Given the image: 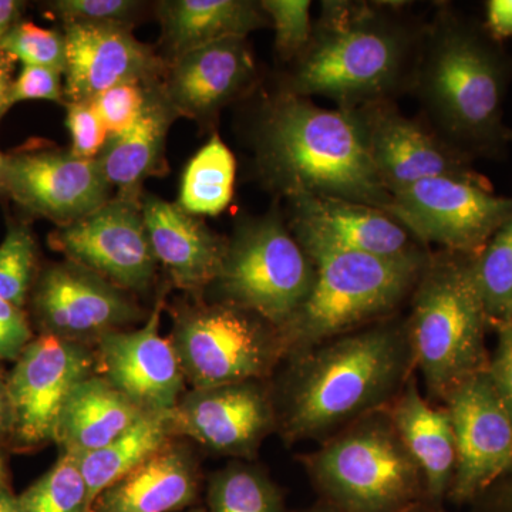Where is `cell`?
I'll use <instances>...</instances> for the list:
<instances>
[{
	"instance_id": "cell-1",
	"label": "cell",
	"mask_w": 512,
	"mask_h": 512,
	"mask_svg": "<svg viewBox=\"0 0 512 512\" xmlns=\"http://www.w3.org/2000/svg\"><path fill=\"white\" fill-rule=\"evenodd\" d=\"M288 360L274 390L285 443H323L386 410L416 372L407 319L392 316Z\"/></svg>"
},
{
	"instance_id": "cell-2",
	"label": "cell",
	"mask_w": 512,
	"mask_h": 512,
	"mask_svg": "<svg viewBox=\"0 0 512 512\" xmlns=\"http://www.w3.org/2000/svg\"><path fill=\"white\" fill-rule=\"evenodd\" d=\"M402 5L323 0L311 42L281 89L326 97L343 110L410 92L424 26L406 18Z\"/></svg>"
},
{
	"instance_id": "cell-3",
	"label": "cell",
	"mask_w": 512,
	"mask_h": 512,
	"mask_svg": "<svg viewBox=\"0 0 512 512\" xmlns=\"http://www.w3.org/2000/svg\"><path fill=\"white\" fill-rule=\"evenodd\" d=\"M511 80L512 57L484 26L439 6L424 26L410 89L427 124L471 160L501 156L512 134L503 120Z\"/></svg>"
},
{
	"instance_id": "cell-4",
	"label": "cell",
	"mask_w": 512,
	"mask_h": 512,
	"mask_svg": "<svg viewBox=\"0 0 512 512\" xmlns=\"http://www.w3.org/2000/svg\"><path fill=\"white\" fill-rule=\"evenodd\" d=\"M256 167L286 200L340 198L386 211L392 194L377 175L355 110H329L279 89L254 128Z\"/></svg>"
},
{
	"instance_id": "cell-5",
	"label": "cell",
	"mask_w": 512,
	"mask_h": 512,
	"mask_svg": "<svg viewBox=\"0 0 512 512\" xmlns=\"http://www.w3.org/2000/svg\"><path fill=\"white\" fill-rule=\"evenodd\" d=\"M476 256L431 252L412 295L407 316L414 367L430 402L448 394L490 363L485 336L490 328L476 274Z\"/></svg>"
},
{
	"instance_id": "cell-6",
	"label": "cell",
	"mask_w": 512,
	"mask_h": 512,
	"mask_svg": "<svg viewBox=\"0 0 512 512\" xmlns=\"http://www.w3.org/2000/svg\"><path fill=\"white\" fill-rule=\"evenodd\" d=\"M430 255L423 259H386L355 252L311 256L315 285L301 308L279 329L285 360L392 318L412 298Z\"/></svg>"
},
{
	"instance_id": "cell-7",
	"label": "cell",
	"mask_w": 512,
	"mask_h": 512,
	"mask_svg": "<svg viewBox=\"0 0 512 512\" xmlns=\"http://www.w3.org/2000/svg\"><path fill=\"white\" fill-rule=\"evenodd\" d=\"M301 463L320 500L340 512H407L426 501L423 476L386 410L333 434Z\"/></svg>"
},
{
	"instance_id": "cell-8",
	"label": "cell",
	"mask_w": 512,
	"mask_h": 512,
	"mask_svg": "<svg viewBox=\"0 0 512 512\" xmlns=\"http://www.w3.org/2000/svg\"><path fill=\"white\" fill-rule=\"evenodd\" d=\"M315 279V262L274 207L239 222L208 289L217 295L215 302L254 312L281 329L308 298Z\"/></svg>"
},
{
	"instance_id": "cell-9",
	"label": "cell",
	"mask_w": 512,
	"mask_h": 512,
	"mask_svg": "<svg viewBox=\"0 0 512 512\" xmlns=\"http://www.w3.org/2000/svg\"><path fill=\"white\" fill-rule=\"evenodd\" d=\"M170 339L192 389L268 380L285 360L278 328L224 302L177 306Z\"/></svg>"
},
{
	"instance_id": "cell-10",
	"label": "cell",
	"mask_w": 512,
	"mask_h": 512,
	"mask_svg": "<svg viewBox=\"0 0 512 512\" xmlns=\"http://www.w3.org/2000/svg\"><path fill=\"white\" fill-rule=\"evenodd\" d=\"M420 244L478 255L512 215V197L495 195L490 181L436 177L393 192L386 208Z\"/></svg>"
},
{
	"instance_id": "cell-11",
	"label": "cell",
	"mask_w": 512,
	"mask_h": 512,
	"mask_svg": "<svg viewBox=\"0 0 512 512\" xmlns=\"http://www.w3.org/2000/svg\"><path fill=\"white\" fill-rule=\"evenodd\" d=\"M96 370V350L89 346L50 335L32 340L6 380L10 433L20 446L55 441L67 400Z\"/></svg>"
},
{
	"instance_id": "cell-12",
	"label": "cell",
	"mask_w": 512,
	"mask_h": 512,
	"mask_svg": "<svg viewBox=\"0 0 512 512\" xmlns=\"http://www.w3.org/2000/svg\"><path fill=\"white\" fill-rule=\"evenodd\" d=\"M32 305L43 335L93 349L104 336L144 319L130 292L69 259L43 269Z\"/></svg>"
},
{
	"instance_id": "cell-13",
	"label": "cell",
	"mask_w": 512,
	"mask_h": 512,
	"mask_svg": "<svg viewBox=\"0 0 512 512\" xmlns=\"http://www.w3.org/2000/svg\"><path fill=\"white\" fill-rule=\"evenodd\" d=\"M50 244L69 261L126 292H146L156 279L158 262L141 198L116 195L82 220L57 228Z\"/></svg>"
},
{
	"instance_id": "cell-14",
	"label": "cell",
	"mask_w": 512,
	"mask_h": 512,
	"mask_svg": "<svg viewBox=\"0 0 512 512\" xmlns=\"http://www.w3.org/2000/svg\"><path fill=\"white\" fill-rule=\"evenodd\" d=\"M6 195L35 217L74 224L111 200L97 160L52 146L23 147L5 156Z\"/></svg>"
},
{
	"instance_id": "cell-15",
	"label": "cell",
	"mask_w": 512,
	"mask_h": 512,
	"mask_svg": "<svg viewBox=\"0 0 512 512\" xmlns=\"http://www.w3.org/2000/svg\"><path fill=\"white\" fill-rule=\"evenodd\" d=\"M353 110L370 161L390 194L436 177L488 181L473 167L471 158L450 146L429 124L404 116L394 101H377Z\"/></svg>"
},
{
	"instance_id": "cell-16",
	"label": "cell",
	"mask_w": 512,
	"mask_h": 512,
	"mask_svg": "<svg viewBox=\"0 0 512 512\" xmlns=\"http://www.w3.org/2000/svg\"><path fill=\"white\" fill-rule=\"evenodd\" d=\"M443 406L457 446L456 474L447 500L471 504L512 468V419L488 369L458 384Z\"/></svg>"
},
{
	"instance_id": "cell-17",
	"label": "cell",
	"mask_w": 512,
	"mask_h": 512,
	"mask_svg": "<svg viewBox=\"0 0 512 512\" xmlns=\"http://www.w3.org/2000/svg\"><path fill=\"white\" fill-rule=\"evenodd\" d=\"M174 429L217 456L254 460L278 430L274 390L266 380L192 389L174 409Z\"/></svg>"
},
{
	"instance_id": "cell-18",
	"label": "cell",
	"mask_w": 512,
	"mask_h": 512,
	"mask_svg": "<svg viewBox=\"0 0 512 512\" xmlns=\"http://www.w3.org/2000/svg\"><path fill=\"white\" fill-rule=\"evenodd\" d=\"M288 202V227L309 258L322 252L386 259H423L431 254L389 212L372 205L311 195Z\"/></svg>"
},
{
	"instance_id": "cell-19",
	"label": "cell",
	"mask_w": 512,
	"mask_h": 512,
	"mask_svg": "<svg viewBox=\"0 0 512 512\" xmlns=\"http://www.w3.org/2000/svg\"><path fill=\"white\" fill-rule=\"evenodd\" d=\"M164 296L141 328L119 330L97 343L99 375L143 412H170L184 396L187 384L171 339L160 333Z\"/></svg>"
},
{
	"instance_id": "cell-20",
	"label": "cell",
	"mask_w": 512,
	"mask_h": 512,
	"mask_svg": "<svg viewBox=\"0 0 512 512\" xmlns=\"http://www.w3.org/2000/svg\"><path fill=\"white\" fill-rule=\"evenodd\" d=\"M67 103L92 101L124 83L153 84L167 73V64L131 28L103 23H64Z\"/></svg>"
},
{
	"instance_id": "cell-21",
	"label": "cell",
	"mask_w": 512,
	"mask_h": 512,
	"mask_svg": "<svg viewBox=\"0 0 512 512\" xmlns=\"http://www.w3.org/2000/svg\"><path fill=\"white\" fill-rule=\"evenodd\" d=\"M255 76L247 37H229L171 63L163 87L178 116L207 119L244 93Z\"/></svg>"
},
{
	"instance_id": "cell-22",
	"label": "cell",
	"mask_w": 512,
	"mask_h": 512,
	"mask_svg": "<svg viewBox=\"0 0 512 512\" xmlns=\"http://www.w3.org/2000/svg\"><path fill=\"white\" fill-rule=\"evenodd\" d=\"M141 210L154 256L171 282L187 292L210 288L220 274L228 239L180 205L156 195L141 197Z\"/></svg>"
},
{
	"instance_id": "cell-23",
	"label": "cell",
	"mask_w": 512,
	"mask_h": 512,
	"mask_svg": "<svg viewBox=\"0 0 512 512\" xmlns=\"http://www.w3.org/2000/svg\"><path fill=\"white\" fill-rule=\"evenodd\" d=\"M386 412L419 467L427 503L443 507L457 467L456 436L446 406H433L413 375Z\"/></svg>"
},
{
	"instance_id": "cell-24",
	"label": "cell",
	"mask_w": 512,
	"mask_h": 512,
	"mask_svg": "<svg viewBox=\"0 0 512 512\" xmlns=\"http://www.w3.org/2000/svg\"><path fill=\"white\" fill-rule=\"evenodd\" d=\"M200 491L197 458L187 444H168L103 491L92 512H180Z\"/></svg>"
},
{
	"instance_id": "cell-25",
	"label": "cell",
	"mask_w": 512,
	"mask_h": 512,
	"mask_svg": "<svg viewBox=\"0 0 512 512\" xmlns=\"http://www.w3.org/2000/svg\"><path fill=\"white\" fill-rule=\"evenodd\" d=\"M178 113L165 96L163 83L148 87L143 113L124 133L107 138L96 158L101 173L117 195L141 198V187L151 175L161 174L165 141Z\"/></svg>"
},
{
	"instance_id": "cell-26",
	"label": "cell",
	"mask_w": 512,
	"mask_h": 512,
	"mask_svg": "<svg viewBox=\"0 0 512 512\" xmlns=\"http://www.w3.org/2000/svg\"><path fill=\"white\" fill-rule=\"evenodd\" d=\"M167 67L192 50L248 37L268 23L261 5L249 0H164L157 5Z\"/></svg>"
},
{
	"instance_id": "cell-27",
	"label": "cell",
	"mask_w": 512,
	"mask_h": 512,
	"mask_svg": "<svg viewBox=\"0 0 512 512\" xmlns=\"http://www.w3.org/2000/svg\"><path fill=\"white\" fill-rule=\"evenodd\" d=\"M144 413L96 372L84 379L67 400L55 441L62 451L83 456L117 439Z\"/></svg>"
},
{
	"instance_id": "cell-28",
	"label": "cell",
	"mask_w": 512,
	"mask_h": 512,
	"mask_svg": "<svg viewBox=\"0 0 512 512\" xmlns=\"http://www.w3.org/2000/svg\"><path fill=\"white\" fill-rule=\"evenodd\" d=\"M174 439V410L144 413L107 446L80 456L90 508L106 488L156 456Z\"/></svg>"
},
{
	"instance_id": "cell-29",
	"label": "cell",
	"mask_w": 512,
	"mask_h": 512,
	"mask_svg": "<svg viewBox=\"0 0 512 512\" xmlns=\"http://www.w3.org/2000/svg\"><path fill=\"white\" fill-rule=\"evenodd\" d=\"M237 163L218 134L191 158L181 180L177 204L194 217H215L234 195Z\"/></svg>"
},
{
	"instance_id": "cell-30",
	"label": "cell",
	"mask_w": 512,
	"mask_h": 512,
	"mask_svg": "<svg viewBox=\"0 0 512 512\" xmlns=\"http://www.w3.org/2000/svg\"><path fill=\"white\" fill-rule=\"evenodd\" d=\"M205 512H288L281 488L261 467L237 460L212 474Z\"/></svg>"
},
{
	"instance_id": "cell-31",
	"label": "cell",
	"mask_w": 512,
	"mask_h": 512,
	"mask_svg": "<svg viewBox=\"0 0 512 512\" xmlns=\"http://www.w3.org/2000/svg\"><path fill=\"white\" fill-rule=\"evenodd\" d=\"M20 512H92L79 454L62 451L55 466L18 497Z\"/></svg>"
},
{
	"instance_id": "cell-32",
	"label": "cell",
	"mask_w": 512,
	"mask_h": 512,
	"mask_svg": "<svg viewBox=\"0 0 512 512\" xmlns=\"http://www.w3.org/2000/svg\"><path fill=\"white\" fill-rule=\"evenodd\" d=\"M476 274L490 328L512 322V215L476 256Z\"/></svg>"
},
{
	"instance_id": "cell-33",
	"label": "cell",
	"mask_w": 512,
	"mask_h": 512,
	"mask_svg": "<svg viewBox=\"0 0 512 512\" xmlns=\"http://www.w3.org/2000/svg\"><path fill=\"white\" fill-rule=\"evenodd\" d=\"M37 247L28 225H9L0 244V298L23 308L35 278Z\"/></svg>"
},
{
	"instance_id": "cell-34",
	"label": "cell",
	"mask_w": 512,
	"mask_h": 512,
	"mask_svg": "<svg viewBox=\"0 0 512 512\" xmlns=\"http://www.w3.org/2000/svg\"><path fill=\"white\" fill-rule=\"evenodd\" d=\"M0 52L8 53L23 66L66 70V40L63 32L40 28L32 22H19L6 37Z\"/></svg>"
},
{
	"instance_id": "cell-35",
	"label": "cell",
	"mask_w": 512,
	"mask_h": 512,
	"mask_svg": "<svg viewBox=\"0 0 512 512\" xmlns=\"http://www.w3.org/2000/svg\"><path fill=\"white\" fill-rule=\"evenodd\" d=\"M259 5L274 25L276 55L282 62H295L311 42L312 2L309 0H262Z\"/></svg>"
},
{
	"instance_id": "cell-36",
	"label": "cell",
	"mask_w": 512,
	"mask_h": 512,
	"mask_svg": "<svg viewBox=\"0 0 512 512\" xmlns=\"http://www.w3.org/2000/svg\"><path fill=\"white\" fill-rule=\"evenodd\" d=\"M143 3L134 0H56L49 5L63 23H103L131 28Z\"/></svg>"
},
{
	"instance_id": "cell-37",
	"label": "cell",
	"mask_w": 512,
	"mask_h": 512,
	"mask_svg": "<svg viewBox=\"0 0 512 512\" xmlns=\"http://www.w3.org/2000/svg\"><path fill=\"white\" fill-rule=\"evenodd\" d=\"M150 86L140 83L119 84L92 100L109 136L124 133L136 123L146 106Z\"/></svg>"
},
{
	"instance_id": "cell-38",
	"label": "cell",
	"mask_w": 512,
	"mask_h": 512,
	"mask_svg": "<svg viewBox=\"0 0 512 512\" xmlns=\"http://www.w3.org/2000/svg\"><path fill=\"white\" fill-rule=\"evenodd\" d=\"M66 124L72 137L70 153L84 160H96L109 138V131L93 101L67 103Z\"/></svg>"
},
{
	"instance_id": "cell-39",
	"label": "cell",
	"mask_w": 512,
	"mask_h": 512,
	"mask_svg": "<svg viewBox=\"0 0 512 512\" xmlns=\"http://www.w3.org/2000/svg\"><path fill=\"white\" fill-rule=\"evenodd\" d=\"M62 72L47 67L23 66L10 89V107L20 101H62Z\"/></svg>"
},
{
	"instance_id": "cell-40",
	"label": "cell",
	"mask_w": 512,
	"mask_h": 512,
	"mask_svg": "<svg viewBox=\"0 0 512 512\" xmlns=\"http://www.w3.org/2000/svg\"><path fill=\"white\" fill-rule=\"evenodd\" d=\"M491 329L497 335V345L490 355L488 375L512 419V322L500 323Z\"/></svg>"
},
{
	"instance_id": "cell-41",
	"label": "cell",
	"mask_w": 512,
	"mask_h": 512,
	"mask_svg": "<svg viewBox=\"0 0 512 512\" xmlns=\"http://www.w3.org/2000/svg\"><path fill=\"white\" fill-rule=\"evenodd\" d=\"M32 340L23 309L0 298V360L16 362Z\"/></svg>"
},
{
	"instance_id": "cell-42",
	"label": "cell",
	"mask_w": 512,
	"mask_h": 512,
	"mask_svg": "<svg viewBox=\"0 0 512 512\" xmlns=\"http://www.w3.org/2000/svg\"><path fill=\"white\" fill-rule=\"evenodd\" d=\"M470 505L471 512H512V468Z\"/></svg>"
},
{
	"instance_id": "cell-43",
	"label": "cell",
	"mask_w": 512,
	"mask_h": 512,
	"mask_svg": "<svg viewBox=\"0 0 512 512\" xmlns=\"http://www.w3.org/2000/svg\"><path fill=\"white\" fill-rule=\"evenodd\" d=\"M485 30L495 42L512 36V0H488L485 3Z\"/></svg>"
},
{
	"instance_id": "cell-44",
	"label": "cell",
	"mask_w": 512,
	"mask_h": 512,
	"mask_svg": "<svg viewBox=\"0 0 512 512\" xmlns=\"http://www.w3.org/2000/svg\"><path fill=\"white\" fill-rule=\"evenodd\" d=\"M25 3L18 0H0V47L12 29L18 25Z\"/></svg>"
},
{
	"instance_id": "cell-45",
	"label": "cell",
	"mask_w": 512,
	"mask_h": 512,
	"mask_svg": "<svg viewBox=\"0 0 512 512\" xmlns=\"http://www.w3.org/2000/svg\"><path fill=\"white\" fill-rule=\"evenodd\" d=\"M15 59L8 53L0 52V119L10 109V89L13 84Z\"/></svg>"
},
{
	"instance_id": "cell-46",
	"label": "cell",
	"mask_w": 512,
	"mask_h": 512,
	"mask_svg": "<svg viewBox=\"0 0 512 512\" xmlns=\"http://www.w3.org/2000/svg\"><path fill=\"white\" fill-rule=\"evenodd\" d=\"M10 426H12V413H10L8 387L5 380L0 377V434L10 431Z\"/></svg>"
},
{
	"instance_id": "cell-47",
	"label": "cell",
	"mask_w": 512,
	"mask_h": 512,
	"mask_svg": "<svg viewBox=\"0 0 512 512\" xmlns=\"http://www.w3.org/2000/svg\"><path fill=\"white\" fill-rule=\"evenodd\" d=\"M0 512H20L18 497L8 487L0 488Z\"/></svg>"
},
{
	"instance_id": "cell-48",
	"label": "cell",
	"mask_w": 512,
	"mask_h": 512,
	"mask_svg": "<svg viewBox=\"0 0 512 512\" xmlns=\"http://www.w3.org/2000/svg\"><path fill=\"white\" fill-rule=\"evenodd\" d=\"M301 512H340L338 508L333 507L325 501L319 500L318 503L311 505V507L306 508Z\"/></svg>"
},
{
	"instance_id": "cell-49",
	"label": "cell",
	"mask_w": 512,
	"mask_h": 512,
	"mask_svg": "<svg viewBox=\"0 0 512 512\" xmlns=\"http://www.w3.org/2000/svg\"><path fill=\"white\" fill-rule=\"evenodd\" d=\"M407 512H444V510L443 507H437V505L423 501V503L414 505V507L410 508V510Z\"/></svg>"
},
{
	"instance_id": "cell-50",
	"label": "cell",
	"mask_w": 512,
	"mask_h": 512,
	"mask_svg": "<svg viewBox=\"0 0 512 512\" xmlns=\"http://www.w3.org/2000/svg\"><path fill=\"white\" fill-rule=\"evenodd\" d=\"M5 167V154L0 153V197L6 195Z\"/></svg>"
},
{
	"instance_id": "cell-51",
	"label": "cell",
	"mask_w": 512,
	"mask_h": 512,
	"mask_svg": "<svg viewBox=\"0 0 512 512\" xmlns=\"http://www.w3.org/2000/svg\"><path fill=\"white\" fill-rule=\"evenodd\" d=\"M8 487V470H6L5 458L0 453V488Z\"/></svg>"
},
{
	"instance_id": "cell-52",
	"label": "cell",
	"mask_w": 512,
	"mask_h": 512,
	"mask_svg": "<svg viewBox=\"0 0 512 512\" xmlns=\"http://www.w3.org/2000/svg\"><path fill=\"white\" fill-rule=\"evenodd\" d=\"M180 512H205L202 508H190V510H184Z\"/></svg>"
},
{
	"instance_id": "cell-53",
	"label": "cell",
	"mask_w": 512,
	"mask_h": 512,
	"mask_svg": "<svg viewBox=\"0 0 512 512\" xmlns=\"http://www.w3.org/2000/svg\"><path fill=\"white\" fill-rule=\"evenodd\" d=\"M511 141H512V134H511Z\"/></svg>"
}]
</instances>
